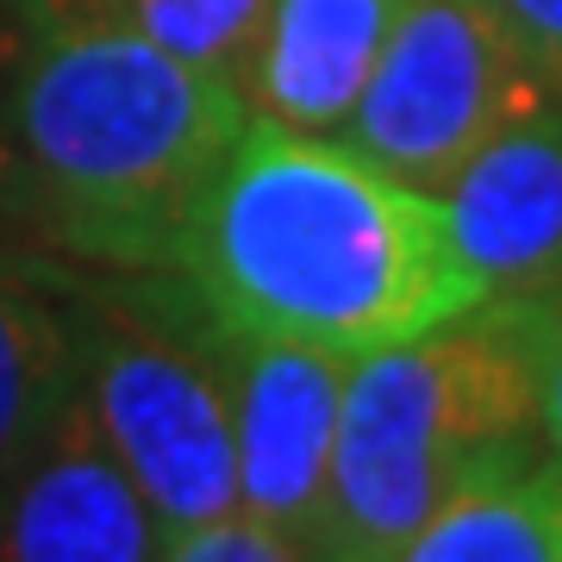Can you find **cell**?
I'll use <instances>...</instances> for the list:
<instances>
[{
    "mask_svg": "<svg viewBox=\"0 0 562 562\" xmlns=\"http://www.w3.org/2000/svg\"><path fill=\"white\" fill-rule=\"evenodd\" d=\"M543 457L538 301H482L350 362L313 562H394L431 513L501 462Z\"/></svg>",
    "mask_w": 562,
    "mask_h": 562,
    "instance_id": "obj_3",
    "label": "cell"
},
{
    "mask_svg": "<svg viewBox=\"0 0 562 562\" xmlns=\"http://www.w3.org/2000/svg\"><path fill=\"white\" fill-rule=\"evenodd\" d=\"M538 431L562 462V288L538 301Z\"/></svg>",
    "mask_w": 562,
    "mask_h": 562,
    "instance_id": "obj_15",
    "label": "cell"
},
{
    "mask_svg": "<svg viewBox=\"0 0 562 562\" xmlns=\"http://www.w3.org/2000/svg\"><path fill=\"white\" fill-rule=\"evenodd\" d=\"M76 387V344L57 281L0 262V475L32 450Z\"/></svg>",
    "mask_w": 562,
    "mask_h": 562,
    "instance_id": "obj_11",
    "label": "cell"
},
{
    "mask_svg": "<svg viewBox=\"0 0 562 562\" xmlns=\"http://www.w3.org/2000/svg\"><path fill=\"white\" fill-rule=\"evenodd\" d=\"M438 201L482 301H550L562 288V94L501 125Z\"/></svg>",
    "mask_w": 562,
    "mask_h": 562,
    "instance_id": "obj_8",
    "label": "cell"
},
{
    "mask_svg": "<svg viewBox=\"0 0 562 562\" xmlns=\"http://www.w3.org/2000/svg\"><path fill=\"white\" fill-rule=\"evenodd\" d=\"M394 13L401 0H269L232 76L244 113L306 138H338L375 76Z\"/></svg>",
    "mask_w": 562,
    "mask_h": 562,
    "instance_id": "obj_9",
    "label": "cell"
},
{
    "mask_svg": "<svg viewBox=\"0 0 562 562\" xmlns=\"http://www.w3.org/2000/svg\"><path fill=\"white\" fill-rule=\"evenodd\" d=\"M76 387L162 531L238 513L232 331L162 269H94L57 281Z\"/></svg>",
    "mask_w": 562,
    "mask_h": 562,
    "instance_id": "obj_4",
    "label": "cell"
},
{
    "mask_svg": "<svg viewBox=\"0 0 562 562\" xmlns=\"http://www.w3.org/2000/svg\"><path fill=\"white\" fill-rule=\"evenodd\" d=\"M176 276L238 338L369 357L482 306L443 201L338 138L244 120L188 220Z\"/></svg>",
    "mask_w": 562,
    "mask_h": 562,
    "instance_id": "obj_1",
    "label": "cell"
},
{
    "mask_svg": "<svg viewBox=\"0 0 562 562\" xmlns=\"http://www.w3.org/2000/svg\"><path fill=\"white\" fill-rule=\"evenodd\" d=\"M169 531L113 457L81 387L0 475V562H162Z\"/></svg>",
    "mask_w": 562,
    "mask_h": 562,
    "instance_id": "obj_6",
    "label": "cell"
},
{
    "mask_svg": "<svg viewBox=\"0 0 562 562\" xmlns=\"http://www.w3.org/2000/svg\"><path fill=\"white\" fill-rule=\"evenodd\" d=\"M357 357L313 344L232 331V438H238V513L306 550L331 475L344 375Z\"/></svg>",
    "mask_w": 562,
    "mask_h": 562,
    "instance_id": "obj_7",
    "label": "cell"
},
{
    "mask_svg": "<svg viewBox=\"0 0 562 562\" xmlns=\"http://www.w3.org/2000/svg\"><path fill=\"white\" fill-rule=\"evenodd\" d=\"M269 0H44V13H94L138 38L176 50V57L238 76L244 50L257 38Z\"/></svg>",
    "mask_w": 562,
    "mask_h": 562,
    "instance_id": "obj_12",
    "label": "cell"
},
{
    "mask_svg": "<svg viewBox=\"0 0 562 562\" xmlns=\"http://www.w3.org/2000/svg\"><path fill=\"white\" fill-rule=\"evenodd\" d=\"M482 7L506 25V38L531 57V69L562 94V0H482Z\"/></svg>",
    "mask_w": 562,
    "mask_h": 562,
    "instance_id": "obj_14",
    "label": "cell"
},
{
    "mask_svg": "<svg viewBox=\"0 0 562 562\" xmlns=\"http://www.w3.org/2000/svg\"><path fill=\"white\" fill-rule=\"evenodd\" d=\"M162 562H313V557L294 538H281L262 519H250V513H225V519L176 531Z\"/></svg>",
    "mask_w": 562,
    "mask_h": 562,
    "instance_id": "obj_13",
    "label": "cell"
},
{
    "mask_svg": "<svg viewBox=\"0 0 562 562\" xmlns=\"http://www.w3.org/2000/svg\"><path fill=\"white\" fill-rule=\"evenodd\" d=\"M7 181H13V169H7V150H0V201H7Z\"/></svg>",
    "mask_w": 562,
    "mask_h": 562,
    "instance_id": "obj_16",
    "label": "cell"
},
{
    "mask_svg": "<svg viewBox=\"0 0 562 562\" xmlns=\"http://www.w3.org/2000/svg\"><path fill=\"white\" fill-rule=\"evenodd\" d=\"M244 120L238 81L220 69L94 13H38L7 188L69 262L176 269L188 220Z\"/></svg>",
    "mask_w": 562,
    "mask_h": 562,
    "instance_id": "obj_2",
    "label": "cell"
},
{
    "mask_svg": "<svg viewBox=\"0 0 562 562\" xmlns=\"http://www.w3.org/2000/svg\"><path fill=\"white\" fill-rule=\"evenodd\" d=\"M394 562H562V462H501L457 487Z\"/></svg>",
    "mask_w": 562,
    "mask_h": 562,
    "instance_id": "obj_10",
    "label": "cell"
},
{
    "mask_svg": "<svg viewBox=\"0 0 562 562\" xmlns=\"http://www.w3.org/2000/svg\"><path fill=\"white\" fill-rule=\"evenodd\" d=\"M550 94L557 88L531 69L482 0H401L338 144L438 194L501 125Z\"/></svg>",
    "mask_w": 562,
    "mask_h": 562,
    "instance_id": "obj_5",
    "label": "cell"
}]
</instances>
